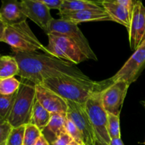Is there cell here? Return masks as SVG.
<instances>
[{
    "mask_svg": "<svg viewBox=\"0 0 145 145\" xmlns=\"http://www.w3.org/2000/svg\"><path fill=\"white\" fill-rule=\"evenodd\" d=\"M44 4L50 9H58L59 11L64 0H41Z\"/></svg>",
    "mask_w": 145,
    "mask_h": 145,
    "instance_id": "29",
    "label": "cell"
},
{
    "mask_svg": "<svg viewBox=\"0 0 145 145\" xmlns=\"http://www.w3.org/2000/svg\"><path fill=\"white\" fill-rule=\"evenodd\" d=\"M107 130L110 140L120 138V116L108 113Z\"/></svg>",
    "mask_w": 145,
    "mask_h": 145,
    "instance_id": "22",
    "label": "cell"
},
{
    "mask_svg": "<svg viewBox=\"0 0 145 145\" xmlns=\"http://www.w3.org/2000/svg\"><path fill=\"white\" fill-rule=\"evenodd\" d=\"M69 145H81V144H79V143H77V142H76L74 141V140H73V141H72V142H71Z\"/></svg>",
    "mask_w": 145,
    "mask_h": 145,
    "instance_id": "34",
    "label": "cell"
},
{
    "mask_svg": "<svg viewBox=\"0 0 145 145\" xmlns=\"http://www.w3.org/2000/svg\"><path fill=\"white\" fill-rule=\"evenodd\" d=\"M21 2L28 18L35 23L48 34L51 23L54 19L49 8L41 0H23Z\"/></svg>",
    "mask_w": 145,
    "mask_h": 145,
    "instance_id": "13",
    "label": "cell"
},
{
    "mask_svg": "<svg viewBox=\"0 0 145 145\" xmlns=\"http://www.w3.org/2000/svg\"><path fill=\"white\" fill-rule=\"evenodd\" d=\"M144 145H145V142H144Z\"/></svg>",
    "mask_w": 145,
    "mask_h": 145,
    "instance_id": "37",
    "label": "cell"
},
{
    "mask_svg": "<svg viewBox=\"0 0 145 145\" xmlns=\"http://www.w3.org/2000/svg\"><path fill=\"white\" fill-rule=\"evenodd\" d=\"M111 84H113V82L110 79L102 82H95L91 79L61 76L46 79L40 85L57 93L65 100L84 106L88 99L93 93L104 90Z\"/></svg>",
    "mask_w": 145,
    "mask_h": 145,
    "instance_id": "2",
    "label": "cell"
},
{
    "mask_svg": "<svg viewBox=\"0 0 145 145\" xmlns=\"http://www.w3.org/2000/svg\"><path fill=\"white\" fill-rule=\"evenodd\" d=\"M21 86V82L13 77L0 79V94L10 96L16 93Z\"/></svg>",
    "mask_w": 145,
    "mask_h": 145,
    "instance_id": "21",
    "label": "cell"
},
{
    "mask_svg": "<svg viewBox=\"0 0 145 145\" xmlns=\"http://www.w3.org/2000/svg\"><path fill=\"white\" fill-rule=\"evenodd\" d=\"M129 86L127 82L119 80L113 82L103 91L102 103L108 113L120 116Z\"/></svg>",
    "mask_w": 145,
    "mask_h": 145,
    "instance_id": "10",
    "label": "cell"
},
{
    "mask_svg": "<svg viewBox=\"0 0 145 145\" xmlns=\"http://www.w3.org/2000/svg\"><path fill=\"white\" fill-rule=\"evenodd\" d=\"M4 120V119L2 118L1 117V116H0V120Z\"/></svg>",
    "mask_w": 145,
    "mask_h": 145,
    "instance_id": "35",
    "label": "cell"
},
{
    "mask_svg": "<svg viewBox=\"0 0 145 145\" xmlns=\"http://www.w3.org/2000/svg\"><path fill=\"white\" fill-rule=\"evenodd\" d=\"M25 125L13 127L7 139L6 145H23L24 140Z\"/></svg>",
    "mask_w": 145,
    "mask_h": 145,
    "instance_id": "25",
    "label": "cell"
},
{
    "mask_svg": "<svg viewBox=\"0 0 145 145\" xmlns=\"http://www.w3.org/2000/svg\"><path fill=\"white\" fill-rule=\"evenodd\" d=\"M35 101V84L30 81L21 79V86L7 119L11 127L29 124Z\"/></svg>",
    "mask_w": 145,
    "mask_h": 145,
    "instance_id": "4",
    "label": "cell"
},
{
    "mask_svg": "<svg viewBox=\"0 0 145 145\" xmlns=\"http://www.w3.org/2000/svg\"><path fill=\"white\" fill-rule=\"evenodd\" d=\"M16 94L17 92L10 96L0 94V116L4 120H7L11 112Z\"/></svg>",
    "mask_w": 145,
    "mask_h": 145,
    "instance_id": "24",
    "label": "cell"
},
{
    "mask_svg": "<svg viewBox=\"0 0 145 145\" xmlns=\"http://www.w3.org/2000/svg\"><path fill=\"white\" fill-rule=\"evenodd\" d=\"M68 110L67 118L72 120L81 133L84 145H97L96 133L87 116L84 106L67 101Z\"/></svg>",
    "mask_w": 145,
    "mask_h": 145,
    "instance_id": "8",
    "label": "cell"
},
{
    "mask_svg": "<svg viewBox=\"0 0 145 145\" xmlns=\"http://www.w3.org/2000/svg\"><path fill=\"white\" fill-rule=\"evenodd\" d=\"M144 40H145V39H144Z\"/></svg>",
    "mask_w": 145,
    "mask_h": 145,
    "instance_id": "38",
    "label": "cell"
},
{
    "mask_svg": "<svg viewBox=\"0 0 145 145\" xmlns=\"http://www.w3.org/2000/svg\"><path fill=\"white\" fill-rule=\"evenodd\" d=\"M145 68V40L120 70L110 78L113 82L124 81L129 85L135 82Z\"/></svg>",
    "mask_w": 145,
    "mask_h": 145,
    "instance_id": "9",
    "label": "cell"
},
{
    "mask_svg": "<svg viewBox=\"0 0 145 145\" xmlns=\"http://www.w3.org/2000/svg\"><path fill=\"white\" fill-rule=\"evenodd\" d=\"M128 33L130 48L136 50L145 39V7L141 1H135Z\"/></svg>",
    "mask_w": 145,
    "mask_h": 145,
    "instance_id": "11",
    "label": "cell"
},
{
    "mask_svg": "<svg viewBox=\"0 0 145 145\" xmlns=\"http://www.w3.org/2000/svg\"><path fill=\"white\" fill-rule=\"evenodd\" d=\"M35 98L51 114L67 117L68 105L67 100L40 84H35Z\"/></svg>",
    "mask_w": 145,
    "mask_h": 145,
    "instance_id": "12",
    "label": "cell"
},
{
    "mask_svg": "<svg viewBox=\"0 0 145 145\" xmlns=\"http://www.w3.org/2000/svg\"><path fill=\"white\" fill-rule=\"evenodd\" d=\"M144 106H145V101L144 102Z\"/></svg>",
    "mask_w": 145,
    "mask_h": 145,
    "instance_id": "36",
    "label": "cell"
},
{
    "mask_svg": "<svg viewBox=\"0 0 145 145\" xmlns=\"http://www.w3.org/2000/svg\"><path fill=\"white\" fill-rule=\"evenodd\" d=\"M51 116L52 114L36 100L34 103L30 123L35 125L40 130L42 131L49 123Z\"/></svg>",
    "mask_w": 145,
    "mask_h": 145,
    "instance_id": "19",
    "label": "cell"
},
{
    "mask_svg": "<svg viewBox=\"0 0 145 145\" xmlns=\"http://www.w3.org/2000/svg\"><path fill=\"white\" fill-rule=\"evenodd\" d=\"M12 128L7 120H0V145H6Z\"/></svg>",
    "mask_w": 145,
    "mask_h": 145,
    "instance_id": "27",
    "label": "cell"
},
{
    "mask_svg": "<svg viewBox=\"0 0 145 145\" xmlns=\"http://www.w3.org/2000/svg\"><path fill=\"white\" fill-rule=\"evenodd\" d=\"M72 141V138L66 132L60 135L50 145H69Z\"/></svg>",
    "mask_w": 145,
    "mask_h": 145,
    "instance_id": "28",
    "label": "cell"
},
{
    "mask_svg": "<svg viewBox=\"0 0 145 145\" xmlns=\"http://www.w3.org/2000/svg\"><path fill=\"white\" fill-rule=\"evenodd\" d=\"M12 56L18 64V76L35 84L61 76L90 79L74 64L45 53L13 52Z\"/></svg>",
    "mask_w": 145,
    "mask_h": 145,
    "instance_id": "1",
    "label": "cell"
},
{
    "mask_svg": "<svg viewBox=\"0 0 145 145\" xmlns=\"http://www.w3.org/2000/svg\"><path fill=\"white\" fill-rule=\"evenodd\" d=\"M7 26V25L0 16V42H3V38H4V32H5Z\"/></svg>",
    "mask_w": 145,
    "mask_h": 145,
    "instance_id": "31",
    "label": "cell"
},
{
    "mask_svg": "<svg viewBox=\"0 0 145 145\" xmlns=\"http://www.w3.org/2000/svg\"><path fill=\"white\" fill-rule=\"evenodd\" d=\"M65 129H66L67 133L70 135V137H72L74 141L76 142L79 144L84 145L82 135L79 133V130H78L76 126L74 125V123L72 120H69V118H67Z\"/></svg>",
    "mask_w": 145,
    "mask_h": 145,
    "instance_id": "26",
    "label": "cell"
},
{
    "mask_svg": "<svg viewBox=\"0 0 145 145\" xmlns=\"http://www.w3.org/2000/svg\"><path fill=\"white\" fill-rule=\"evenodd\" d=\"M49 33H57L67 37L72 40L88 59L97 60L96 54L91 48L89 41L83 34L77 24L69 21H65L61 18L52 20L50 27ZM47 34V35H48Z\"/></svg>",
    "mask_w": 145,
    "mask_h": 145,
    "instance_id": "7",
    "label": "cell"
},
{
    "mask_svg": "<svg viewBox=\"0 0 145 145\" xmlns=\"http://www.w3.org/2000/svg\"><path fill=\"white\" fill-rule=\"evenodd\" d=\"M66 121L67 117L59 114H52L49 123L42 131V135L48 140L50 144L53 142L60 135L66 133Z\"/></svg>",
    "mask_w": 145,
    "mask_h": 145,
    "instance_id": "17",
    "label": "cell"
},
{
    "mask_svg": "<svg viewBox=\"0 0 145 145\" xmlns=\"http://www.w3.org/2000/svg\"><path fill=\"white\" fill-rule=\"evenodd\" d=\"M0 16L7 25H15L25 22L28 18L22 2L17 0H7L1 1Z\"/></svg>",
    "mask_w": 145,
    "mask_h": 145,
    "instance_id": "14",
    "label": "cell"
},
{
    "mask_svg": "<svg viewBox=\"0 0 145 145\" xmlns=\"http://www.w3.org/2000/svg\"><path fill=\"white\" fill-rule=\"evenodd\" d=\"M116 1H117L118 4H120V5L123 6V7H125L126 8L130 10V11H133L135 1H132V0H116Z\"/></svg>",
    "mask_w": 145,
    "mask_h": 145,
    "instance_id": "30",
    "label": "cell"
},
{
    "mask_svg": "<svg viewBox=\"0 0 145 145\" xmlns=\"http://www.w3.org/2000/svg\"><path fill=\"white\" fill-rule=\"evenodd\" d=\"M109 145H125L120 138H116L110 140V142Z\"/></svg>",
    "mask_w": 145,
    "mask_h": 145,
    "instance_id": "33",
    "label": "cell"
},
{
    "mask_svg": "<svg viewBox=\"0 0 145 145\" xmlns=\"http://www.w3.org/2000/svg\"><path fill=\"white\" fill-rule=\"evenodd\" d=\"M34 145H50V143L48 142V140L45 139V137H44L42 134V135L39 137V139L37 140V142H35V144Z\"/></svg>",
    "mask_w": 145,
    "mask_h": 145,
    "instance_id": "32",
    "label": "cell"
},
{
    "mask_svg": "<svg viewBox=\"0 0 145 145\" xmlns=\"http://www.w3.org/2000/svg\"><path fill=\"white\" fill-rule=\"evenodd\" d=\"M61 19L69 21L75 24L89 21H112L108 14L102 10H84L75 12L59 13Z\"/></svg>",
    "mask_w": 145,
    "mask_h": 145,
    "instance_id": "15",
    "label": "cell"
},
{
    "mask_svg": "<svg viewBox=\"0 0 145 145\" xmlns=\"http://www.w3.org/2000/svg\"><path fill=\"white\" fill-rule=\"evenodd\" d=\"M18 66L15 58L8 55H0V79L18 75Z\"/></svg>",
    "mask_w": 145,
    "mask_h": 145,
    "instance_id": "20",
    "label": "cell"
},
{
    "mask_svg": "<svg viewBox=\"0 0 145 145\" xmlns=\"http://www.w3.org/2000/svg\"><path fill=\"white\" fill-rule=\"evenodd\" d=\"M100 2L112 21L124 25L129 30L133 11L120 5L116 1H101Z\"/></svg>",
    "mask_w": 145,
    "mask_h": 145,
    "instance_id": "16",
    "label": "cell"
},
{
    "mask_svg": "<svg viewBox=\"0 0 145 145\" xmlns=\"http://www.w3.org/2000/svg\"><path fill=\"white\" fill-rule=\"evenodd\" d=\"M48 44L46 46L55 57L78 65L86 60L87 57L67 37L57 33L48 34Z\"/></svg>",
    "mask_w": 145,
    "mask_h": 145,
    "instance_id": "6",
    "label": "cell"
},
{
    "mask_svg": "<svg viewBox=\"0 0 145 145\" xmlns=\"http://www.w3.org/2000/svg\"><path fill=\"white\" fill-rule=\"evenodd\" d=\"M103 9L100 1H86V0H64L59 13L75 12L84 10Z\"/></svg>",
    "mask_w": 145,
    "mask_h": 145,
    "instance_id": "18",
    "label": "cell"
},
{
    "mask_svg": "<svg viewBox=\"0 0 145 145\" xmlns=\"http://www.w3.org/2000/svg\"><path fill=\"white\" fill-rule=\"evenodd\" d=\"M103 91L93 93L86 102L84 108L96 133L97 145H109L110 138L107 130L108 112L102 103Z\"/></svg>",
    "mask_w": 145,
    "mask_h": 145,
    "instance_id": "5",
    "label": "cell"
},
{
    "mask_svg": "<svg viewBox=\"0 0 145 145\" xmlns=\"http://www.w3.org/2000/svg\"><path fill=\"white\" fill-rule=\"evenodd\" d=\"M42 135V131L34 125L29 123L25 125L24 140L23 145H34Z\"/></svg>",
    "mask_w": 145,
    "mask_h": 145,
    "instance_id": "23",
    "label": "cell"
},
{
    "mask_svg": "<svg viewBox=\"0 0 145 145\" xmlns=\"http://www.w3.org/2000/svg\"><path fill=\"white\" fill-rule=\"evenodd\" d=\"M3 42L11 46L14 52H37L39 50L52 56L46 47L42 45L25 22L7 25Z\"/></svg>",
    "mask_w": 145,
    "mask_h": 145,
    "instance_id": "3",
    "label": "cell"
}]
</instances>
